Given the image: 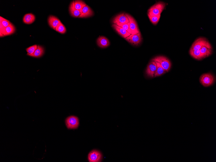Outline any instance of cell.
I'll return each instance as SVG.
<instances>
[{
	"label": "cell",
	"mask_w": 216,
	"mask_h": 162,
	"mask_svg": "<svg viewBox=\"0 0 216 162\" xmlns=\"http://www.w3.org/2000/svg\"><path fill=\"white\" fill-rule=\"evenodd\" d=\"M166 4L163 2H159L152 6L148 11V14L151 16H158L165 9Z\"/></svg>",
	"instance_id": "obj_1"
},
{
	"label": "cell",
	"mask_w": 216,
	"mask_h": 162,
	"mask_svg": "<svg viewBox=\"0 0 216 162\" xmlns=\"http://www.w3.org/2000/svg\"><path fill=\"white\" fill-rule=\"evenodd\" d=\"M203 47L212 49V46L208 40L205 38L200 37L196 39L192 45L190 49L193 50H200Z\"/></svg>",
	"instance_id": "obj_2"
},
{
	"label": "cell",
	"mask_w": 216,
	"mask_h": 162,
	"mask_svg": "<svg viewBox=\"0 0 216 162\" xmlns=\"http://www.w3.org/2000/svg\"><path fill=\"white\" fill-rule=\"evenodd\" d=\"M151 61L159 63L166 72H168L170 70L172 66L170 61L167 58L164 56H157L152 59Z\"/></svg>",
	"instance_id": "obj_3"
},
{
	"label": "cell",
	"mask_w": 216,
	"mask_h": 162,
	"mask_svg": "<svg viewBox=\"0 0 216 162\" xmlns=\"http://www.w3.org/2000/svg\"><path fill=\"white\" fill-rule=\"evenodd\" d=\"M215 78L214 76L211 73L205 74L200 76V81L205 87H208L214 83Z\"/></svg>",
	"instance_id": "obj_4"
},
{
	"label": "cell",
	"mask_w": 216,
	"mask_h": 162,
	"mask_svg": "<svg viewBox=\"0 0 216 162\" xmlns=\"http://www.w3.org/2000/svg\"><path fill=\"white\" fill-rule=\"evenodd\" d=\"M126 14L129 20V28L131 34L135 35L139 33L140 32V31L135 19L130 15L126 13Z\"/></svg>",
	"instance_id": "obj_5"
},
{
	"label": "cell",
	"mask_w": 216,
	"mask_h": 162,
	"mask_svg": "<svg viewBox=\"0 0 216 162\" xmlns=\"http://www.w3.org/2000/svg\"><path fill=\"white\" fill-rule=\"evenodd\" d=\"M112 22L113 24L119 26L128 24L129 23V20L126 13H122L117 15L114 17L112 20Z\"/></svg>",
	"instance_id": "obj_6"
},
{
	"label": "cell",
	"mask_w": 216,
	"mask_h": 162,
	"mask_svg": "<svg viewBox=\"0 0 216 162\" xmlns=\"http://www.w3.org/2000/svg\"><path fill=\"white\" fill-rule=\"evenodd\" d=\"M125 40L134 46L139 45L142 40L141 32L135 35H130L125 38Z\"/></svg>",
	"instance_id": "obj_7"
},
{
	"label": "cell",
	"mask_w": 216,
	"mask_h": 162,
	"mask_svg": "<svg viewBox=\"0 0 216 162\" xmlns=\"http://www.w3.org/2000/svg\"><path fill=\"white\" fill-rule=\"evenodd\" d=\"M66 124L69 129L76 128L79 125V119L78 117L74 116L69 117L66 119Z\"/></svg>",
	"instance_id": "obj_8"
},
{
	"label": "cell",
	"mask_w": 216,
	"mask_h": 162,
	"mask_svg": "<svg viewBox=\"0 0 216 162\" xmlns=\"http://www.w3.org/2000/svg\"><path fill=\"white\" fill-rule=\"evenodd\" d=\"M157 69L155 61H151L146 68V72L147 75L151 78H153Z\"/></svg>",
	"instance_id": "obj_9"
},
{
	"label": "cell",
	"mask_w": 216,
	"mask_h": 162,
	"mask_svg": "<svg viewBox=\"0 0 216 162\" xmlns=\"http://www.w3.org/2000/svg\"><path fill=\"white\" fill-rule=\"evenodd\" d=\"M102 158L101 153L97 150L92 151L89 154L88 160L90 162H100Z\"/></svg>",
	"instance_id": "obj_10"
},
{
	"label": "cell",
	"mask_w": 216,
	"mask_h": 162,
	"mask_svg": "<svg viewBox=\"0 0 216 162\" xmlns=\"http://www.w3.org/2000/svg\"><path fill=\"white\" fill-rule=\"evenodd\" d=\"M15 31V28L14 25L11 24L7 27L0 29V36L3 37L13 34Z\"/></svg>",
	"instance_id": "obj_11"
},
{
	"label": "cell",
	"mask_w": 216,
	"mask_h": 162,
	"mask_svg": "<svg viewBox=\"0 0 216 162\" xmlns=\"http://www.w3.org/2000/svg\"><path fill=\"white\" fill-rule=\"evenodd\" d=\"M97 43L99 47L101 48H106L110 45V43L107 38L104 36H100L97 39Z\"/></svg>",
	"instance_id": "obj_12"
},
{
	"label": "cell",
	"mask_w": 216,
	"mask_h": 162,
	"mask_svg": "<svg viewBox=\"0 0 216 162\" xmlns=\"http://www.w3.org/2000/svg\"><path fill=\"white\" fill-rule=\"evenodd\" d=\"M94 14L93 11L90 8V7L87 5L83 7L79 18H86L90 17L93 16Z\"/></svg>",
	"instance_id": "obj_13"
},
{
	"label": "cell",
	"mask_w": 216,
	"mask_h": 162,
	"mask_svg": "<svg viewBox=\"0 0 216 162\" xmlns=\"http://www.w3.org/2000/svg\"><path fill=\"white\" fill-rule=\"evenodd\" d=\"M112 27L121 36L124 38H126L130 35L126 30L116 25L113 24Z\"/></svg>",
	"instance_id": "obj_14"
},
{
	"label": "cell",
	"mask_w": 216,
	"mask_h": 162,
	"mask_svg": "<svg viewBox=\"0 0 216 162\" xmlns=\"http://www.w3.org/2000/svg\"><path fill=\"white\" fill-rule=\"evenodd\" d=\"M48 24L50 27L54 29L56 28L61 22L60 20L55 16H50L48 19Z\"/></svg>",
	"instance_id": "obj_15"
},
{
	"label": "cell",
	"mask_w": 216,
	"mask_h": 162,
	"mask_svg": "<svg viewBox=\"0 0 216 162\" xmlns=\"http://www.w3.org/2000/svg\"><path fill=\"white\" fill-rule=\"evenodd\" d=\"M69 11L71 16L74 17L79 18L81 14V12L76 9L74 5V1L71 3L69 7Z\"/></svg>",
	"instance_id": "obj_16"
},
{
	"label": "cell",
	"mask_w": 216,
	"mask_h": 162,
	"mask_svg": "<svg viewBox=\"0 0 216 162\" xmlns=\"http://www.w3.org/2000/svg\"><path fill=\"white\" fill-rule=\"evenodd\" d=\"M44 53V49L42 46L38 45L37 49L33 55H27L31 57L35 58H40L42 57Z\"/></svg>",
	"instance_id": "obj_17"
},
{
	"label": "cell",
	"mask_w": 216,
	"mask_h": 162,
	"mask_svg": "<svg viewBox=\"0 0 216 162\" xmlns=\"http://www.w3.org/2000/svg\"><path fill=\"white\" fill-rule=\"evenodd\" d=\"M35 20V15L32 13L25 14L23 18V21L27 25L32 24Z\"/></svg>",
	"instance_id": "obj_18"
},
{
	"label": "cell",
	"mask_w": 216,
	"mask_h": 162,
	"mask_svg": "<svg viewBox=\"0 0 216 162\" xmlns=\"http://www.w3.org/2000/svg\"><path fill=\"white\" fill-rule=\"evenodd\" d=\"M189 53L191 56L197 60H200L205 58L200 52V50H193L190 49Z\"/></svg>",
	"instance_id": "obj_19"
},
{
	"label": "cell",
	"mask_w": 216,
	"mask_h": 162,
	"mask_svg": "<svg viewBox=\"0 0 216 162\" xmlns=\"http://www.w3.org/2000/svg\"><path fill=\"white\" fill-rule=\"evenodd\" d=\"M155 62L157 65V69L154 77L160 76L166 73V71L161 67L160 64L156 61Z\"/></svg>",
	"instance_id": "obj_20"
},
{
	"label": "cell",
	"mask_w": 216,
	"mask_h": 162,
	"mask_svg": "<svg viewBox=\"0 0 216 162\" xmlns=\"http://www.w3.org/2000/svg\"><path fill=\"white\" fill-rule=\"evenodd\" d=\"M74 5L76 9L80 11L81 12L83 7L87 5L84 2L80 0L75 1Z\"/></svg>",
	"instance_id": "obj_21"
},
{
	"label": "cell",
	"mask_w": 216,
	"mask_h": 162,
	"mask_svg": "<svg viewBox=\"0 0 216 162\" xmlns=\"http://www.w3.org/2000/svg\"><path fill=\"white\" fill-rule=\"evenodd\" d=\"M200 51L205 58L209 56L212 53V49H209L205 47H202L200 49Z\"/></svg>",
	"instance_id": "obj_22"
},
{
	"label": "cell",
	"mask_w": 216,
	"mask_h": 162,
	"mask_svg": "<svg viewBox=\"0 0 216 162\" xmlns=\"http://www.w3.org/2000/svg\"><path fill=\"white\" fill-rule=\"evenodd\" d=\"M11 23L9 20L2 17H0V29H4L8 26Z\"/></svg>",
	"instance_id": "obj_23"
},
{
	"label": "cell",
	"mask_w": 216,
	"mask_h": 162,
	"mask_svg": "<svg viewBox=\"0 0 216 162\" xmlns=\"http://www.w3.org/2000/svg\"><path fill=\"white\" fill-rule=\"evenodd\" d=\"M57 32L61 34H64L66 32V29L64 25L61 22L55 29Z\"/></svg>",
	"instance_id": "obj_24"
},
{
	"label": "cell",
	"mask_w": 216,
	"mask_h": 162,
	"mask_svg": "<svg viewBox=\"0 0 216 162\" xmlns=\"http://www.w3.org/2000/svg\"><path fill=\"white\" fill-rule=\"evenodd\" d=\"M148 15L150 20L154 25H156L158 24L161 16V15L155 16H151L149 14Z\"/></svg>",
	"instance_id": "obj_25"
},
{
	"label": "cell",
	"mask_w": 216,
	"mask_h": 162,
	"mask_svg": "<svg viewBox=\"0 0 216 162\" xmlns=\"http://www.w3.org/2000/svg\"><path fill=\"white\" fill-rule=\"evenodd\" d=\"M37 45H34L27 48L26 49L27 52V55H33L37 49Z\"/></svg>",
	"instance_id": "obj_26"
},
{
	"label": "cell",
	"mask_w": 216,
	"mask_h": 162,
	"mask_svg": "<svg viewBox=\"0 0 216 162\" xmlns=\"http://www.w3.org/2000/svg\"><path fill=\"white\" fill-rule=\"evenodd\" d=\"M124 29L129 34H131V32L129 28V23L128 24L118 26Z\"/></svg>",
	"instance_id": "obj_27"
}]
</instances>
